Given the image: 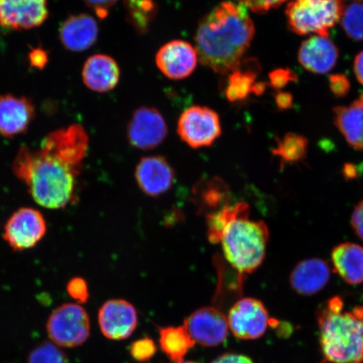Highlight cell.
<instances>
[{
	"mask_svg": "<svg viewBox=\"0 0 363 363\" xmlns=\"http://www.w3.org/2000/svg\"><path fill=\"white\" fill-rule=\"evenodd\" d=\"M255 35L242 4L222 2L199 22L194 36L199 61L216 74H230L242 61Z\"/></svg>",
	"mask_w": 363,
	"mask_h": 363,
	"instance_id": "obj_1",
	"label": "cell"
},
{
	"mask_svg": "<svg viewBox=\"0 0 363 363\" xmlns=\"http://www.w3.org/2000/svg\"><path fill=\"white\" fill-rule=\"evenodd\" d=\"M13 174L24 182L34 201L50 210L65 208L75 197L81 171L40 149L21 147L13 162Z\"/></svg>",
	"mask_w": 363,
	"mask_h": 363,
	"instance_id": "obj_2",
	"label": "cell"
},
{
	"mask_svg": "<svg viewBox=\"0 0 363 363\" xmlns=\"http://www.w3.org/2000/svg\"><path fill=\"white\" fill-rule=\"evenodd\" d=\"M342 298L329 299L317 311L320 343L326 360L363 363V306L343 312Z\"/></svg>",
	"mask_w": 363,
	"mask_h": 363,
	"instance_id": "obj_3",
	"label": "cell"
},
{
	"mask_svg": "<svg viewBox=\"0 0 363 363\" xmlns=\"http://www.w3.org/2000/svg\"><path fill=\"white\" fill-rule=\"evenodd\" d=\"M269 230L264 221L235 219L224 230L220 242L227 262L240 274H252L265 259Z\"/></svg>",
	"mask_w": 363,
	"mask_h": 363,
	"instance_id": "obj_4",
	"label": "cell"
},
{
	"mask_svg": "<svg viewBox=\"0 0 363 363\" xmlns=\"http://www.w3.org/2000/svg\"><path fill=\"white\" fill-rule=\"evenodd\" d=\"M344 9L342 0H291L286 16L294 33L328 38L330 30L342 19Z\"/></svg>",
	"mask_w": 363,
	"mask_h": 363,
	"instance_id": "obj_5",
	"label": "cell"
},
{
	"mask_svg": "<svg viewBox=\"0 0 363 363\" xmlns=\"http://www.w3.org/2000/svg\"><path fill=\"white\" fill-rule=\"evenodd\" d=\"M91 325L87 311L78 303H63L50 315L47 333L59 347L74 348L87 342Z\"/></svg>",
	"mask_w": 363,
	"mask_h": 363,
	"instance_id": "obj_6",
	"label": "cell"
},
{
	"mask_svg": "<svg viewBox=\"0 0 363 363\" xmlns=\"http://www.w3.org/2000/svg\"><path fill=\"white\" fill-rule=\"evenodd\" d=\"M177 130L181 140L191 148L211 147L221 135L219 115L208 107L188 108L182 113Z\"/></svg>",
	"mask_w": 363,
	"mask_h": 363,
	"instance_id": "obj_7",
	"label": "cell"
},
{
	"mask_svg": "<svg viewBox=\"0 0 363 363\" xmlns=\"http://www.w3.org/2000/svg\"><path fill=\"white\" fill-rule=\"evenodd\" d=\"M272 320L269 311L259 299L243 298L230 307L229 328L240 340H256L265 334Z\"/></svg>",
	"mask_w": 363,
	"mask_h": 363,
	"instance_id": "obj_8",
	"label": "cell"
},
{
	"mask_svg": "<svg viewBox=\"0 0 363 363\" xmlns=\"http://www.w3.org/2000/svg\"><path fill=\"white\" fill-rule=\"evenodd\" d=\"M47 233V223L39 211L21 208L9 218L4 228V239L13 251L33 248Z\"/></svg>",
	"mask_w": 363,
	"mask_h": 363,
	"instance_id": "obj_9",
	"label": "cell"
},
{
	"mask_svg": "<svg viewBox=\"0 0 363 363\" xmlns=\"http://www.w3.org/2000/svg\"><path fill=\"white\" fill-rule=\"evenodd\" d=\"M89 135L83 126L74 124L52 131L43 139L40 149L82 171L87 156Z\"/></svg>",
	"mask_w": 363,
	"mask_h": 363,
	"instance_id": "obj_10",
	"label": "cell"
},
{
	"mask_svg": "<svg viewBox=\"0 0 363 363\" xmlns=\"http://www.w3.org/2000/svg\"><path fill=\"white\" fill-rule=\"evenodd\" d=\"M167 135L164 118L155 108L140 107L131 116L127 136L131 146L148 151L160 146Z\"/></svg>",
	"mask_w": 363,
	"mask_h": 363,
	"instance_id": "obj_11",
	"label": "cell"
},
{
	"mask_svg": "<svg viewBox=\"0 0 363 363\" xmlns=\"http://www.w3.org/2000/svg\"><path fill=\"white\" fill-rule=\"evenodd\" d=\"M184 328L195 343L203 347H217L228 337V320L216 307H203L186 318Z\"/></svg>",
	"mask_w": 363,
	"mask_h": 363,
	"instance_id": "obj_12",
	"label": "cell"
},
{
	"mask_svg": "<svg viewBox=\"0 0 363 363\" xmlns=\"http://www.w3.org/2000/svg\"><path fill=\"white\" fill-rule=\"evenodd\" d=\"M49 16L48 0H0V26L22 30L42 26Z\"/></svg>",
	"mask_w": 363,
	"mask_h": 363,
	"instance_id": "obj_13",
	"label": "cell"
},
{
	"mask_svg": "<svg viewBox=\"0 0 363 363\" xmlns=\"http://www.w3.org/2000/svg\"><path fill=\"white\" fill-rule=\"evenodd\" d=\"M98 321L104 337L113 340H125L138 328V312L124 299H111L99 308Z\"/></svg>",
	"mask_w": 363,
	"mask_h": 363,
	"instance_id": "obj_14",
	"label": "cell"
},
{
	"mask_svg": "<svg viewBox=\"0 0 363 363\" xmlns=\"http://www.w3.org/2000/svg\"><path fill=\"white\" fill-rule=\"evenodd\" d=\"M196 49L183 40H174L159 49L156 63L163 74L172 80H182L191 75L197 67Z\"/></svg>",
	"mask_w": 363,
	"mask_h": 363,
	"instance_id": "obj_15",
	"label": "cell"
},
{
	"mask_svg": "<svg viewBox=\"0 0 363 363\" xmlns=\"http://www.w3.org/2000/svg\"><path fill=\"white\" fill-rule=\"evenodd\" d=\"M135 178L145 194L158 197L172 187L175 172L163 157H145L136 166Z\"/></svg>",
	"mask_w": 363,
	"mask_h": 363,
	"instance_id": "obj_16",
	"label": "cell"
},
{
	"mask_svg": "<svg viewBox=\"0 0 363 363\" xmlns=\"http://www.w3.org/2000/svg\"><path fill=\"white\" fill-rule=\"evenodd\" d=\"M35 116V108L29 98L10 94L0 96V135L6 138L26 133Z\"/></svg>",
	"mask_w": 363,
	"mask_h": 363,
	"instance_id": "obj_17",
	"label": "cell"
},
{
	"mask_svg": "<svg viewBox=\"0 0 363 363\" xmlns=\"http://www.w3.org/2000/svg\"><path fill=\"white\" fill-rule=\"evenodd\" d=\"M339 52L337 45L328 38L311 36L303 42L298 52L299 63L314 74H325L337 65Z\"/></svg>",
	"mask_w": 363,
	"mask_h": 363,
	"instance_id": "obj_18",
	"label": "cell"
},
{
	"mask_svg": "<svg viewBox=\"0 0 363 363\" xmlns=\"http://www.w3.org/2000/svg\"><path fill=\"white\" fill-rule=\"evenodd\" d=\"M330 276L328 262L320 258H311L298 263L294 267L290 274V285L298 294L312 296L325 287Z\"/></svg>",
	"mask_w": 363,
	"mask_h": 363,
	"instance_id": "obj_19",
	"label": "cell"
},
{
	"mask_svg": "<svg viewBox=\"0 0 363 363\" xmlns=\"http://www.w3.org/2000/svg\"><path fill=\"white\" fill-rule=\"evenodd\" d=\"M59 35L63 47L71 52H80L97 42L99 27L92 16L79 13L70 16L62 23Z\"/></svg>",
	"mask_w": 363,
	"mask_h": 363,
	"instance_id": "obj_20",
	"label": "cell"
},
{
	"mask_svg": "<svg viewBox=\"0 0 363 363\" xmlns=\"http://www.w3.org/2000/svg\"><path fill=\"white\" fill-rule=\"evenodd\" d=\"M120 75V67L115 59L104 54L88 58L82 71L86 87L98 93H106L115 89Z\"/></svg>",
	"mask_w": 363,
	"mask_h": 363,
	"instance_id": "obj_21",
	"label": "cell"
},
{
	"mask_svg": "<svg viewBox=\"0 0 363 363\" xmlns=\"http://www.w3.org/2000/svg\"><path fill=\"white\" fill-rule=\"evenodd\" d=\"M334 121L347 143L363 151V94L350 106L335 107Z\"/></svg>",
	"mask_w": 363,
	"mask_h": 363,
	"instance_id": "obj_22",
	"label": "cell"
},
{
	"mask_svg": "<svg viewBox=\"0 0 363 363\" xmlns=\"http://www.w3.org/2000/svg\"><path fill=\"white\" fill-rule=\"evenodd\" d=\"M335 271L351 285L363 283V247L351 242L338 245L331 252Z\"/></svg>",
	"mask_w": 363,
	"mask_h": 363,
	"instance_id": "obj_23",
	"label": "cell"
},
{
	"mask_svg": "<svg viewBox=\"0 0 363 363\" xmlns=\"http://www.w3.org/2000/svg\"><path fill=\"white\" fill-rule=\"evenodd\" d=\"M194 195L197 206L206 216L230 203L228 186L217 177L199 182L194 189Z\"/></svg>",
	"mask_w": 363,
	"mask_h": 363,
	"instance_id": "obj_24",
	"label": "cell"
},
{
	"mask_svg": "<svg viewBox=\"0 0 363 363\" xmlns=\"http://www.w3.org/2000/svg\"><path fill=\"white\" fill-rule=\"evenodd\" d=\"M260 67L255 60L242 63L230 72L227 79L225 94L231 102L242 101L250 94H254V88Z\"/></svg>",
	"mask_w": 363,
	"mask_h": 363,
	"instance_id": "obj_25",
	"label": "cell"
},
{
	"mask_svg": "<svg viewBox=\"0 0 363 363\" xmlns=\"http://www.w3.org/2000/svg\"><path fill=\"white\" fill-rule=\"evenodd\" d=\"M159 343L162 352L174 363L184 361V357L195 345L184 326L161 328L159 330Z\"/></svg>",
	"mask_w": 363,
	"mask_h": 363,
	"instance_id": "obj_26",
	"label": "cell"
},
{
	"mask_svg": "<svg viewBox=\"0 0 363 363\" xmlns=\"http://www.w3.org/2000/svg\"><path fill=\"white\" fill-rule=\"evenodd\" d=\"M249 204L239 202L227 204L220 210L206 216L208 239L212 244H219L226 227L238 218L250 215Z\"/></svg>",
	"mask_w": 363,
	"mask_h": 363,
	"instance_id": "obj_27",
	"label": "cell"
},
{
	"mask_svg": "<svg viewBox=\"0 0 363 363\" xmlns=\"http://www.w3.org/2000/svg\"><path fill=\"white\" fill-rule=\"evenodd\" d=\"M308 142L305 136L294 133L286 134L278 139L277 146L272 151L279 157L281 164L301 162L307 155Z\"/></svg>",
	"mask_w": 363,
	"mask_h": 363,
	"instance_id": "obj_28",
	"label": "cell"
},
{
	"mask_svg": "<svg viewBox=\"0 0 363 363\" xmlns=\"http://www.w3.org/2000/svg\"><path fill=\"white\" fill-rule=\"evenodd\" d=\"M129 20L138 33H146L157 13L154 0H125Z\"/></svg>",
	"mask_w": 363,
	"mask_h": 363,
	"instance_id": "obj_29",
	"label": "cell"
},
{
	"mask_svg": "<svg viewBox=\"0 0 363 363\" xmlns=\"http://www.w3.org/2000/svg\"><path fill=\"white\" fill-rule=\"evenodd\" d=\"M340 21L349 38L363 42V3H353L345 8Z\"/></svg>",
	"mask_w": 363,
	"mask_h": 363,
	"instance_id": "obj_30",
	"label": "cell"
},
{
	"mask_svg": "<svg viewBox=\"0 0 363 363\" xmlns=\"http://www.w3.org/2000/svg\"><path fill=\"white\" fill-rule=\"evenodd\" d=\"M52 342H45L30 352L28 363H68L65 352Z\"/></svg>",
	"mask_w": 363,
	"mask_h": 363,
	"instance_id": "obj_31",
	"label": "cell"
},
{
	"mask_svg": "<svg viewBox=\"0 0 363 363\" xmlns=\"http://www.w3.org/2000/svg\"><path fill=\"white\" fill-rule=\"evenodd\" d=\"M157 352V347L153 340L143 338L135 340L130 347L131 357L139 362H147L152 359Z\"/></svg>",
	"mask_w": 363,
	"mask_h": 363,
	"instance_id": "obj_32",
	"label": "cell"
},
{
	"mask_svg": "<svg viewBox=\"0 0 363 363\" xmlns=\"http://www.w3.org/2000/svg\"><path fill=\"white\" fill-rule=\"evenodd\" d=\"M67 292L72 298L78 303H86L89 301V290L87 282L84 279L76 277L72 279L67 285Z\"/></svg>",
	"mask_w": 363,
	"mask_h": 363,
	"instance_id": "obj_33",
	"label": "cell"
},
{
	"mask_svg": "<svg viewBox=\"0 0 363 363\" xmlns=\"http://www.w3.org/2000/svg\"><path fill=\"white\" fill-rule=\"evenodd\" d=\"M296 79V74L289 68H279L269 74V84L276 90L284 89L290 82H294Z\"/></svg>",
	"mask_w": 363,
	"mask_h": 363,
	"instance_id": "obj_34",
	"label": "cell"
},
{
	"mask_svg": "<svg viewBox=\"0 0 363 363\" xmlns=\"http://www.w3.org/2000/svg\"><path fill=\"white\" fill-rule=\"evenodd\" d=\"M240 4L254 13H265L282 6L288 0H238Z\"/></svg>",
	"mask_w": 363,
	"mask_h": 363,
	"instance_id": "obj_35",
	"label": "cell"
},
{
	"mask_svg": "<svg viewBox=\"0 0 363 363\" xmlns=\"http://www.w3.org/2000/svg\"><path fill=\"white\" fill-rule=\"evenodd\" d=\"M329 80L331 92L335 96L342 98L348 94L351 84L346 75L342 74L330 75Z\"/></svg>",
	"mask_w": 363,
	"mask_h": 363,
	"instance_id": "obj_36",
	"label": "cell"
},
{
	"mask_svg": "<svg viewBox=\"0 0 363 363\" xmlns=\"http://www.w3.org/2000/svg\"><path fill=\"white\" fill-rule=\"evenodd\" d=\"M84 1L90 9H92L99 19L104 20L108 16L111 9L119 0H84Z\"/></svg>",
	"mask_w": 363,
	"mask_h": 363,
	"instance_id": "obj_37",
	"label": "cell"
},
{
	"mask_svg": "<svg viewBox=\"0 0 363 363\" xmlns=\"http://www.w3.org/2000/svg\"><path fill=\"white\" fill-rule=\"evenodd\" d=\"M29 62L31 67L36 69H43L48 62V54L43 48H34L29 54Z\"/></svg>",
	"mask_w": 363,
	"mask_h": 363,
	"instance_id": "obj_38",
	"label": "cell"
},
{
	"mask_svg": "<svg viewBox=\"0 0 363 363\" xmlns=\"http://www.w3.org/2000/svg\"><path fill=\"white\" fill-rule=\"evenodd\" d=\"M351 224L357 237L363 240V201L358 203L354 208Z\"/></svg>",
	"mask_w": 363,
	"mask_h": 363,
	"instance_id": "obj_39",
	"label": "cell"
},
{
	"mask_svg": "<svg viewBox=\"0 0 363 363\" xmlns=\"http://www.w3.org/2000/svg\"><path fill=\"white\" fill-rule=\"evenodd\" d=\"M212 363H254L251 358L237 353H225Z\"/></svg>",
	"mask_w": 363,
	"mask_h": 363,
	"instance_id": "obj_40",
	"label": "cell"
},
{
	"mask_svg": "<svg viewBox=\"0 0 363 363\" xmlns=\"http://www.w3.org/2000/svg\"><path fill=\"white\" fill-rule=\"evenodd\" d=\"M277 106L279 110H288L293 106L292 95L287 92H279L275 95Z\"/></svg>",
	"mask_w": 363,
	"mask_h": 363,
	"instance_id": "obj_41",
	"label": "cell"
},
{
	"mask_svg": "<svg viewBox=\"0 0 363 363\" xmlns=\"http://www.w3.org/2000/svg\"><path fill=\"white\" fill-rule=\"evenodd\" d=\"M354 72L358 81L363 85V51L358 54L354 61Z\"/></svg>",
	"mask_w": 363,
	"mask_h": 363,
	"instance_id": "obj_42",
	"label": "cell"
},
{
	"mask_svg": "<svg viewBox=\"0 0 363 363\" xmlns=\"http://www.w3.org/2000/svg\"><path fill=\"white\" fill-rule=\"evenodd\" d=\"M180 363H198V362H191V361H183Z\"/></svg>",
	"mask_w": 363,
	"mask_h": 363,
	"instance_id": "obj_43",
	"label": "cell"
},
{
	"mask_svg": "<svg viewBox=\"0 0 363 363\" xmlns=\"http://www.w3.org/2000/svg\"><path fill=\"white\" fill-rule=\"evenodd\" d=\"M320 363H325V362H320Z\"/></svg>",
	"mask_w": 363,
	"mask_h": 363,
	"instance_id": "obj_44",
	"label": "cell"
}]
</instances>
